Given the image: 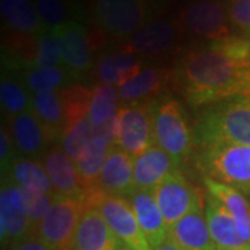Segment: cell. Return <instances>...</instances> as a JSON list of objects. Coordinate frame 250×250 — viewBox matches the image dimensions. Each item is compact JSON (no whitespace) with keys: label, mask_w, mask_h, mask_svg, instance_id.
<instances>
[{"label":"cell","mask_w":250,"mask_h":250,"mask_svg":"<svg viewBox=\"0 0 250 250\" xmlns=\"http://www.w3.org/2000/svg\"><path fill=\"white\" fill-rule=\"evenodd\" d=\"M249 71L213 43L185 54L179 78L188 102L200 107L242 96Z\"/></svg>","instance_id":"obj_1"},{"label":"cell","mask_w":250,"mask_h":250,"mask_svg":"<svg viewBox=\"0 0 250 250\" xmlns=\"http://www.w3.org/2000/svg\"><path fill=\"white\" fill-rule=\"evenodd\" d=\"M196 134L202 146L228 142L250 147V98L236 96L214 104L200 120Z\"/></svg>","instance_id":"obj_2"},{"label":"cell","mask_w":250,"mask_h":250,"mask_svg":"<svg viewBox=\"0 0 250 250\" xmlns=\"http://www.w3.org/2000/svg\"><path fill=\"white\" fill-rule=\"evenodd\" d=\"M199 167L205 177L241 190H250V147L217 142L203 146Z\"/></svg>","instance_id":"obj_3"},{"label":"cell","mask_w":250,"mask_h":250,"mask_svg":"<svg viewBox=\"0 0 250 250\" xmlns=\"http://www.w3.org/2000/svg\"><path fill=\"white\" fill-rule=\"evenodd\" d=\"M154 143L179 166L190 156L195 139L178 100L164 98L154 108Z\"/></svg>","instance_id":"obj_4"},{"label":"cell","mask_w":250,"mask_h":250,"mask_svg":"<svg viewBox=\"0 0 250 250\" xmlns=\"http://www.w3.org/2000/svg\"><path fill=\"white\" fill-rule=\"evenodd\" d=\"M86 206L96 207L121 243L136 250H153L146 241L128 199L93 189L85 195Z\"/></svg>","instance_id":"obj_5"},{"label":"cell","mask_w":250,"mask_h":250,"mask_svg":"<svg viewBox=\"0 0 250 250\" xmlns=\"http://www.w3.org/2000/svg\"><path fill=\"white\" fill-rule=\"evenodd\" d=\"M85 208V196L56 195L50 211L36 228V235L50 250H72L75 232Z\"/></svg>","instance_id":"obj_6"},{"label":"cell","mask_w":250,"mask_h":250,"mask_svg":"<svg viewBox=\"0 0 250 250\" xmlns=\"http://www.w3.org/2000/svg\"><path fill=\"white\" fill-rule=\"evenodd\" d=\"M156 102L132 103L118 113L117 145L129 156H141L154 143Z\"/></svg>","instance_id":"obj_7"},{"label":"cell","mask_w":250,"mask_h":250,"mask_svg":"<svg viewBox=\"0 0 250 250\" xmlns=\"http://www.w3.org/2000/svg\"><path fill=\"white\" fill-rule=\"evenodd\" d=\"M154 197L168 228L190 211L203 207V196L200 190H197V188L179 168L171 171L154 189Z\"/></svg>","instance_id":"obj_8"},{"label":"cell","mask_w":250,"mask_h":250,"mask_svg":"<svg viewBox=\"0 0 250 250\" xmlns=\"http://www.w3.org/2000/svg\"><path fill=\"white\" fill-rule=\"evenodd\" d=\"M93 11L104 31L126 38L143 27L146 3L145 0H93Z\"/></svg>","instance_id":"obj_9"},{"label":"cell","mask_w":250,"mask_h":250,"mask_svg":"<svg viewBox=\"0 0 250 250\" xmlns=\"http://www.w3.org/2000/svg\"><path fill=\"white\" fill-rule=\"evenodd\" d=\"M228 21V11L218 0H197L182 11V22L192 34L214 42L232 36Z\"/></svg>","instance_id":"obj_10"},{"label":"cell","mask_w":250,"mask_h":250,"mask_svg":"<svg viewBox=\"0 0 250 250\" xmlns=\"http://www.w3.org/2000/svg\"><path fill=\"white\" fill-rule=\"evenodd\" d=\"M128 202L134 210L135 217L142 229L143 235L152 249L157 248L167 239L168 227L163 217L160 207L153 190L134 189L128 196Z\"/></svg>","instance_id":"obj_11"},{"label":"cell","mask_w":250,"mask_h":250,"mask_svg":"<svg viewBox=\"0 0 250 250\" xmlns=\"http://www.w3.org/2000/svg\"><path fill=\"white\" fill-rule=\"evenodd\" d=\"M60 41L62 64L72 75L80 77L89 71L92 67L90 45L85 28L75 21H68L54 31Z\"/></svg>","instance_id":"obj_12"},{"label":"cell","mask_w":250,"mask_h":250,"mask_svg":"<svg viewBox=\"0 0 250 250\" xmlns=\"http://www.w3.org/2000/svg\"><path fill=\"white\" fill-rule=\"evenodd\" d=\"M121 242L96 207L86 206L81 215L72 250H117Z\"/></svg>","instance_id":"obj_13"},{"label":"cell","mask_w":250,"mask_h":250,"mask_svg":"<svg viewBox=\"0 0 250 250\" xmlns=\"http://www.w3.org/2000/svg\"><path fill=\"white\" fill-rule=\"evenodd\" d=\"M178 41V29L168 21H154L143 25L123 46L132 54H161L171 50Z\"/></svg>","instance_id":"obj_14"},{"label":"cell","mask_w":250,"mask_h":250,"mask_svg":"<svg viewBox=\"0 0 250 250\" xmlns=\"http://www.w3.org/2000/svg\"><path fill=\"white\" fill-rule=\"evenodd\" d=\"M98 188L108 195L128 196L135 189L134 157L118 146H113L100 172Z\"/></svg>","instance_id":"obj_15"},{"label":"cell","mask_w":250,"mask_h":250,"mask_svg":"<svg viewBox=\"0 0 250 250\" xmlns=\"http://www.w3.org/2000/svg\"><path fill=\"white\" fill-rule=\"evenodd\" d=\"M178 168L177 163L160 146L153 143L145 152L135 157L134 184L135 189L153 190L160 185L171 171Z\"/></svg>","instance_id":"obj_16"},{"label":"cell","mask_w":250,"mask_h":250,"mask_svg":"<svg viewBox=\"0 0 250 250\" xmlns=\"http://www.w3.org/2000/svg\"><path fill=\"white\" fill-rule=\"evenodd\" d=\"M45 170L59 196L82 197L86 189L77 170V164L60 149H52L43 157Z\"/></svg>","instance_id":"obj_17"},{"label":"cell","mask_w":250,"mask_h":250,"mask_svg":"<svg viewBox=\"0 0 250 250\" xmlns=\"http://www.w3.org/2000/svg\"><path fill=\"white\" fill-rule=\"evenodd\" d=\"M167 239L184 250H217L203 207L190 211L168 228Z\"/></svg>","instance_id":"obj_18"},{"label":"cell","mask_w":250,"mask_h":250,"mask_svg":"<svg viewBox=\"0 0 250 250\" xmlns=\"http://www.w3.org/2000/svg\"><path fill=\"white\" fill-rule=\"evenodd\" d=\"M205 202L206 218L217 250H236L248 246L238 232L232 215L227 207L210 193Z\"/></svg>","instance_id":"obj_19"},{"label":"cell","mask_w":250,"mask_h":250,"mask_svg":"<svg viewBox=\"0 0 250 250\" xmlns=\"http://www.w3.org/2000/svg\"><path fill=\"white\" fill-rule=\"evenodd\" d=\"M171 81V71L161 67H149L118 86L120 98L128 103L152 102Z\"/></svg>","instance_id":"obj_20"},{"label":"cell","mask_w":250,"mask_h":250,"mask_svg":"<svg viewBox=\"0 0 250 250\" xmlns=\"http://www.w3.org/2000/svg\"><path fill=\"white\" fill-rule=\"evenodd\" d=\"M36 233L34 221L22 210L11 203L9 187H1L0 193V238L3 246H13L14 243Z\"/></svg>","instance_id":"obj_21"},{"label":"cell","mask_w":250,"mask_h":250,"mask_svg":"<svg viewBox=\"0 0 250 250\" xmlns=\"http://www.w3.org/2000/svg\"><path fill=\"white\" fill-rule=\"evenodd\" d=\"M207 192L223 203L232 215L236 229L243 242L250 246V203L238 189L217 182L214 179L203 177Z\"/></svg>","instance_id":"obj_22"},{"label":"cell","mask_w":250,"mask_h":250,"mask_svg":"<svg viewBox=\"0 0 250 250\" xmlns=\"http://www.w3.org/2000/svg\"><path fill=\"white\" fill-rule=\"evenodd\" d=\"M10 134L14 146L25 156H36L50 142L43 125L31 111L11 118Z\"/></svg>","instance_id":"obj_23"},{"label":"cell","mask_w":250,"mask_h":250,"mask_svg":"<svg viewBox=\"0 0 250 250\" xmlns=\"http://www.w3.org/2000/svg\"><path fill=\"white\" fill-rule=\"evenodd\" d=\"M32 113L43 125L50 141L57 136L62 138L65 131V117L60 90L35 93L32 98Z\"/></svg>","instance_id":"obj_24"},{"label":"cell","mask_w":250,"mask_h":250,"mask_svg":"<svg viewBox=\"0 0 250 250\" xmlns=\"http://www.w3.org/2000/svg\"><path fill=\"white\" fill-rule=\"evenodd\" d=\"M141 68L142 60L136 57V54L126 52L107 54L99 60L98 77L103 83L121 86L142 71Z\"/></svg>","instance_id":"obj_25"},{"label":"cell","mask_w":250,"mask_h":250,"mask_svg":"<svg viewBox=\"0 0 250 250\" xmlns=\"http://www.w3.org/2000/svg\"><path fill=\"white\" fill-rule=\"evenodd\" d=\"M1 17L11 31L36 35L42 32V21L31 0H0Z\"/></svg>","instance_id":"obj_26"},{"label":"cell","mask_w":250,"mask_h":250,"mask_svg":"<svg viewBox=\"0 0 250 250\" xmlns=\"http://www.w3.org/2000/svg\"><path fill=\"white\" fill-rule=\"evenodd\" d=\"M7 187H9V196L11 203L20 210H22L38 228V225L42 223V220L50 211L56 195H49L45 192L20 187L16 184Z\"/></svg>","instance_id":"obj_27"},{"label":"cell","mask_w":250,"mask_h":250,"mask_svg":"<svg viewBox=\"0 0 250 250\" xmlns=\"http://www.w3.org/2000/svg\"><path fill=\"white\" fill-rule=\"evenodd\" d=\"M10 175L16 185L41 190L49 195H56L52 181L45 170V166L29 159H14L10 166Z\"/></svg>","instance_id":"obj_28"},{"label":"cell","mask_w":250,"mask_h":250,"mask_svg":"<svg viewBox=\"0 0 250 250\" xmlns=\"http://www.w3.org/2000/svg\"><path fill=\"white\" fill-rule=\"evenodd\" d=\"M111 147L113 146H108L106 143L92 138L88 150L85 152L80 161L75 163L81 179L86 189V193L93 189H98L99 177L103 170L104 163L107 160Z\"/></svg>","instance_id":"obj_29"},{"label":"cell","mask_w":250,"mask_h":250,"mask_svg":"<svg viewBox=\"0 0 250 250\" xmlns=\"http://www.w3.org/2000/svg\"><path fill=\"white\" fill-rule=\"evenodd\" d=\"M120 99L121 98L118 89L113 85L100 83L92 90L89 113H88L92 128L107 123L118 114Z\"/></svg>","instance_id":"obj_30"},{"label":"cell","mask_w":250,"mask_h":250,"mask_svg":"<svg viewBox=\"0 0 250 250\" xmlns=\"http://www.w3.org/2000/svg\"><path fill=\"white\" fill-rule=\"evenodd\" d=\"M60 96L64 107L65 129L88 117L92 92L82 85H72L60 89ZM65 132V131H64Z\"/></svg>","instance_id":"obj_31"},{"label":"cell","mask_w":250,"mask_h":250,"mask_svg":"<svg viewBox=\"0 0 250 250\" xmlns=\"http://www.w3.org/2000/svg\"><path fill=\"white\" fill-rule=\"evenodd\" d=\"M93 138V128L89 118H83L82 121L74 124L62 135V147L74 163L80 161L85 152L88 150Z\"/></svg>","instance_id":"obj_32"},{"label":"cell","mask_w":250,"mask_h":250,"mask_svg":"<svg viewBox=\"0 0 250 250\" xmlns=\"http://www.w3.org/2000/svg\"><path fill=\"white\" fill-rule=\"evenodd\" d=\"M0 100L1 107L10 116L16 117L18 114L27 113V108L32 102H29L24 86L17 81L3 78L0 83Z\"/></svg>","instance_id":"obj_33"},{"label":"cell","mask_w":250,"mask_h":250,"mask_svg":"<svg viewBox=\"0 0 250 250\" xmlns=\"http://www.w3.org/2000/svg\"><path fill=\"white\" fill-rule=\"evenodd\" d=\"M62 62L60 41L54 31H42L38 35V68H59Z\"/></svg>","instance_id":"obj_34"},{"label":"cell","mask_w":250,"mask_h":250,"mask_svg":"<svg viewBox=\"0 0 250 250\" xmlns=\"http://www.w3.org/2000/svg\"><path fill=\"white\" fill-rule=\"evenodd\" d=\"M65 71L59 68H38L34 67L25 77L27 86L35 93L56 92L65 82Z\"/></svg>","instance_id":"obj_35"},{"label":"cell","mask_w":250,"mask_h":250,"mask_svg":"<svg viewBox=\"0 0 250 250\" xmlns=\"http://www.w3.org/2000/svg\"><path fill=\"white\" fill-rule=\"evenodd\" d=\"M6 45L16 59L21 60L27 65H36L38 38L35 39L29 34L11 31L9 35L6 36Z\"/></svg>","instance_id":"obj_36"},{"label":"cell","mask_w":250,"mask_h":250,"mask_svg":"<svg viewBox=\"0 0 250 250\" xmlns=\"http://www.w3.org/2000/svg\"><path fill=\"white\" fill-rule=\"evenodd\" d=\"M36 10L47 31H56L68 22V10L62 0H36Z\"/></svg>","instance_id":"obj_37"},{"label":"cell","mask_w":250,"mask_h":250,"mask_svg":"<svg viewBox=\"0 0 250 250\" xmlns=\"http://www.w3.org/2000/svg\"><path fill=\"white\" fill-rule=\"evenodd\" d=\"M228 17L235 27L250 31V0H232L228 9Z\"/></svg>","instance_id":"obj_38"},{"label":"cell","mask_w":250,"mask_h":250,"mask_svg":"<svg viewBox=\"0 0 250 250\" xmlns=\"http://www.w3.org/2000/svg\"><path fill=\"white\" fill-rule=\"evenodd\" d=\"M11 147H13V139L9 131L1 126L0 131V161H1V170H9L13 157H11Z\"/></svg>","instance_id":"obj_39"},{"label":"cell","mask_w":250,"mask_h":250,"mask_svg":"<svg viewBox=\"0 0 250 250\" xmlns=\"http://www.w3.org/2000/svg\"><path fill=\"white\" fill-rule=\"evenodd\" d=\"M9 250H50L45 245V242L42 241L38 235H31L22 241L14 243L13 246H10Z\"/></svg>","instance_id":"obj_40"},{"label":"cell","mask_w":250,"mask_h":250,"mask_svg":"<svg viewBox=\"0 0 250 250\" xmlns=\"http://www.w3.org/2000/svg\"><path fill=\"white\" fill-rule=\"evenodd\" d=\"M153 250H184L179 248L178 245H175L174 242H171L170 239H166L161 245H159L157 248H154Z\"/></svg>","instance_id":"obj_41"},{"label":"cell","mask_w":250,"mask_h":250,"mask_svg":"<svg viewBox=\"0 0 250 250\" xmlns=\"http://www.w3.org/2000/svg\"><path fill=\"white\" fill-rule=\"evenodd\" d=\"M242 96H246L250 98V71L248 72V78H246V85H245V89H243V95Z\"/></svg>","instance_id":"obj_42"},{"label":"cell","mask_w":250,"mask_h":250,"mask_svg":"<svg viewBox=\"0 0 250 250\" xmlns=\"http://www.w3.org/2000/svg\"><path fill=\"white\" fill-rule=\"evenodd\" d=\"M117 250H136V249L131 248V246H126V245H124V243H121V245H120V248H118Z\"/></svg>","instance_id":"obj_43"},{"label":"cell","mask_w":250,"mask_h":250,"mask_svg":"<svg viewBox=\"0 0 250 250\" xmlns=\"http://www.w3.org/2000/svg\"><path fill=\"white\" fill-rule=\"evenodd\" d=\"M236 250H250V246H245V248H241V249H236Z\"/></svg>","instance_id":"obj_44"},{"label":"cell","mask_w":250,"mask_h":250,"mask_svg":"<svg viewBox=\"0 0 250 250\" xmlns=\"http://www.w3.org/2000/svg\"><path fill=\"white\" fill-rule=\"evenodd\" d=\"M248 42H249V49H250V38H249V39H248Z\"/></svg>","instance_id":"obj_45"}]
</instances>
